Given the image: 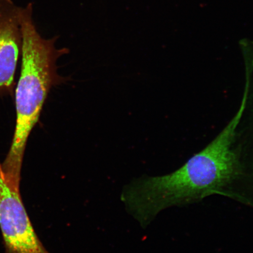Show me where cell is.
Masks as SVG:
<instances>
[{
	"instance_id": "obj_1",
	"label": "cell",
	"mask_w": 253,
	"mask_h": 253,
	"mask_svg": "<svg viewBox=\"0 0 253 253\" xmlns=\"http://www.w3.org/2000/svg\"><path fill=\"white\" fill-rule=\"evenodd\" d=\"M249 93L245 90L240 109L225 127L181 167L165 175L142 177L123 189L122 201L142 227L167 209L213 195L253 209V147L237 136Z\"/></svg>"
},
{
	"instance_id": "obj_2",
	"label": "cell",
	"mask_w": 253,
	"mask_h": 253,
	"mask_svg": "<svg viewBox=\"0 0 253 253\" xmlns=\"http://www.w3.org/2000/svg\"><path fill=\"white\" fill-rule=\"evenodd\" d=\"M33 11L31 2L21 8L23 48L20 78L14 93L15 126L8 153L0 164L6 181L17 189L31 132L39 121L50 89L65 81L57 71V60L69 52L66 48H56L58 37L47 40L41 37L35 25Z\"/></svg>"
},
{
	"instance_id": "obj_4",
	"label": "cell",
	"mask_w": 253,
	"mask_h": 253,
	"mask_svg": "<svg viewBox=\"0 0 253 253\" xmlns=\"http://www.w3.org/2000/svg\"><path fill=\"white\" fill-rule=\"evenodd\" d=\"M21 7L12 0H0V96H14L15 76L21 61L23 36Z\"/></svg>"
},
{
	"instance_id": "obj_3",
	"label": "cell",
	"mask_w": 253,
	"mask_h": 253,
	"mask_svg": "<svg viewBox=\"0 0 253 253\" xmlns=\"http://www.w3.org/2000/svg\"><path fill=\"white\" fill-rule=\"evenodd\" d=\"M0 229L5 253H50L31 222L20 189L6 181L0 169Z\"/></svg>"
}]
</instances>
